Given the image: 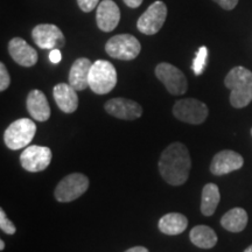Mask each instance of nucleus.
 <instances>
[{
	"label": "nucleus",
	"instance_id": "1",
	"mask_svg": "<svg viewBox=\"0 0 252 252\" xmlns=\"http://www.w3.org/2000/svg\"><path fill=\"white\" fill-rule=\"evenodd\" d=\"M191 169V159L187 147L182 143L167 146L159 159L160 175L167 184L181 186L188 180Z\"/></svg>",
	"mask_w": 252,
	"mask_h": 252
},
{
	"label": "nucleus",
	"instance_id": "2",
	"mask_svg": "<svg viewBox=\"0 0 252 252\" xmlns=\"http://www.w3.org/2000/svg\"><path fill=\"white\" fill-rule=\"evenodd\" d=\"M230 89V103L236 109H242L252 102V71L241 67L232 68L224 80Z\"/></svg>",
	"mask_w": 252,
	"mask_h": 252
},
{
	"label": "nucleus",
	"instance_id": "3",
	"mask_svg": "<svg viewBox=\"0 0 252 252\" xmlns=\"http://www.w3.org/2000/svg\"><path fill=\"white\" fill-rule=\"evenodd\" d=\"M117 81V71L111 62L97 60L93 63L89 74V88L94 94H109L116 87Z\"/></svg>",
	"mask_w": 252,
	"mask_h": 252
},
{
	"label": "nucleus",
	"instance_id": "4",
	"mask_svg": "<svg viewBox=\"0 0 252 252\" xmlns=\"http://www.w3.org/2000/svg\"><path fill=\"white\" fill-rule=\"evenodd\" d=\"M36 125L28 118H20L8 125L5 130L4 141L9 150H21L27 147L35 137Z\"/></svg>",
	"mask_w": 252,
	"mask_h": 252
},
{
	"label": "nucleus",
	"instance_id": "5",
	"mask_svg": "<svg viewBox=\"0 0 252 252\" xmlns=\"http://www.w3.org/2000/svg\"><path fill=\"white\" fill-rule=\"evenodd\" d=\"M141 45L139 40L131 34H118L108 40L105 52L113 59L131 61L140 54Z\"/></svg>",
	"mask_w": 252,
	"mask_h": 252
},
{
	"label": "nucleus",
	"instance_id": "6",
	"mask_svg": "<svg viewBox=\"0 0 252 252\" xmlns=\"http://www.w3.org/2000/svg\"><path fill=\"white\" fill-rule=\"evenodd\" d=\"M89 188V179L81 173H72L56 186L54 195L59 202H71L82 196Z\"/></svg>",
	"mask_w": 252,
	"mask_h": 252
},
{
	"label": "nucleus",
	"instance_id": "7",
	"mask_svg": "<svg viewBox=\"0 0 252 252\" xmlns=\"http://www.w3.org/2000/svg\"><path fill=\"white\" fill-rule=\"evenodd\" d=\"M208 113L209 110L206 104L195 98L176 100L173 106V115L176 119L193 125L202 124L207 119Z\"/></svg>",
	"mask_w": 252,
	"mask_h": 252
},
{
	"label": "nucleus",
	"instance_id": "8",
	"mask_svg": "<svg viewBox=\"0 0 252 252\" xmlns=\"http://www.w3.org/2000/svg\"><path fill=\"white\" fill-rule=\"evenodd\" d=\"M156 76L171 94H184L187 91L188 82L185 74L171 63H159L156 68Z\"/></svg>",
	"mask_w": 252,
	"mask_h": 252
},
{
	"label": "nucleus",
	"instance_id": "9",
	"mask_svg": "<svg viewBox=\"0 0 252 252\" xmlns=\"http://www.w3.org/2000/svg\"><path fill=\"white\" fill-rule=\"evenodd\" d=\"M167 18V6L162 1H154L137 21V28L140 33L154 35L161 30Z\"/></svg>",
	"mask_w": 252,
	"mask_h": 252
},
{
	"label": "nucleus",
	"instance_id": "10",
	"mask_svg": "<svg viewBox=\"0 0 252 252\" xmlns=\"http://www.w3.org/2000/svg\"><path fill=\"white\" fill-rule=\"evenodd\" d=\"M52 150L46 146L32 145L24 150L20 156V163L27 172L36 173L45 171L52 161Z\"/></svg>",
	"mask_w": 252,
	"mask_h": 252
},
{
	"label": "nucleus",
	"instance_id": "11",
	"mask_svg": "<svg viewBox=\"0 0 252 252\" xmlns=\"http://www.w3.org/2000/svg\"><path fill=\"white\" fill-rule=\"evenodd\" d=\"M32 37L41 49H60L65 45V39L62 31L52 24L37 25L32 31Z\"/></svg>",
	"mask_w": 252,
	"mask_h": 252
},
{
	"label": "nucleus",
	"instance_id": "12",
	"mask_svg": "<svg viewBox=\"0 0 252 252\" xmlns=\"http://www.w3.org/2000/svg\"><path fill=\"white\" fill-rule=\"evenodd\" d=\"M104 109L112 117L124 119V121H134L143 115V108L139 103L122 97L108 100L104 105Z\"/></svg>",
	"mask_w": 252,
	"mask_h": 252
},
{
	"label": "nucleus",
	"instance_id": "13",
	"mask_svg": "<svg viewBox=\"0 0 252 252\" xmlns=\"http://www.w3.org/2000/svg\"><path fill=\"white\" fill-rule=\"evenodd\" d=\"M244 163V159L241 154L231 150L220 151L213 158L210 163V172L214 175L220 176L229 174V173L237 171L242 168Z\"/></svg>",
	"mask_w": 252,
	"mask_h": 252
},
{
	"label": "nucleus",
	"instance_id": "14",
	"mask_svg": "<svg viewBox=\"0 0 252 252\" xmlns=\"http://www.w3.org/2000/svg\"><path fill=\"white\" fill-rule=\"evenodd\" d=\"M121 21V11L113 0H103L96 9V23L100 31L112 32Z\"/></svg>",
	"mask_w": 252,
	"mask_h": 252
},
{
	"label": "nucleus",
	"instance_id": "15",
	"mask_svg": "<svg viewBox=\"0 0 252 252\" xmlns=\"http://www.w3.org/2000/svg\"><path fill=\"white\" fill-rule=\"evenodd\" d=\"M8 53L11 58L14 60V62L26 68L35 65L37 59H39L36 50L28 45L26 41L21 39V37H13L9 41Z\"/></svg>",
	"mask_w": 252,
	"mask_h": 252
},
{
	"label": "nucleus",
	"instance_id": "16",
	"mask_svg": "<svg viewBox=\"0 0 252 252\" xmlns=\"http://www.w3.org/2000/svg\"><path fill=\"white\" fill-rule=\"evenodd\" d=\"M56 105L64 113H72L78 108L77 90L74 89L70 84L59 83L53 90Z\"/></svg>",
	"mask_w": 252,
	"mask_h": 252
},
{
	"label": "nucleus",
	"instance_id": "17",
	"mask_svg": "<svg viewBox=\"0 0 252 252\" xmlns=\"http://www.w3.org/2000/svg\"><path fill=\"white\" fill-rule=\"evenodd\" d=\"M26 108L31 117L37 122H46L50 117L49 103L46 94L40 90H32L28 94Z\"/></svg>",
	"mask_w": 252,
	"mask_h": 252
},
{
	"label": "nucleus",
	"instance_id": "18",
	"mask_svg": "<svg viewBox=\"0 0 252 252\" xmlns=\"http://www.w3.org/2000/svg\"><path fill=\"white\" fill-rule=\"evenodd\" d=\"M93 63L89 59L80 58L72 63L70 71H69V84L76 89L82 91L89 87V74Z\"/></svg>",
	"mask_w": 252,
	"mask_h": 252
},
{
	"label": "nucleus",
	"instance_id": "19",
	"mask_svg": "<svg viewBox=\"0 0 252 252\" xmlns=\"http://www.w3.org/2000/svg\"><path fill=\"white\" fill-rule=\"evenodd\" d=\"M188 220L187 217L179 213H169L163 215L159 220L158 228L165 235L175 236L180 235L187 229Z\"/></svg>",
	"mask_w": 252,
	"mask_h": 252
},
{
	"label": "nucleus",
	"instance_id": "20",
	"mask_svg": "<svg viewBox=\"0 0 252 252\" xmlns=\"http://www.w3.org/2000/svg\"><path fill=\"white\" fill-rule=\"evenodd\" d=\"M248 213L243 208H232L220 219V224L230 232H241L248 224Z\"/></svg>",
	"mask_w": 252,
	"mask_h": 252
},
{
	"label": "nucleus",
	"instance_id": "21",
	"mask_svg": "<svg viewBox=\"0 0 252 252\" xmlns=\"http://www.w3.org/2000/svg\"><path fill=\"white\" fill-rule=\"evenodd\" d=\"M191 243L201 249H212L217 243V235L208 225H196L189 234Z\"/></svg>",
	"mask_w": 252,
	"mask_h": 252
},
{
	"label": "nucleus",
	"instance_id": "22",
	"mask_svg": "<svg viewBox=\"0 0 252 252\" xmlns=\"http://www.w3.org/2000/svg\"><path fill=\"white\" fill-rule=\"evenodd\" d=\"M220 200V189L215 184H207L203 187L201 198V212L204 216H212L215 213Z\"/></svg>",
	"mask_w": 252,
	"mask_h": 252
},
{
	"label": "nucleus",
	"instance_id": "23",
	"mask_svg": "<svg viewBox=\"0 0 252 252\" xmlns=\"http://www.w3.org/2000/svg\"><path fill=\"white\" fill-rule=\"evenodd\" d=\"M207 60H208L207 47L206 46L200 47L197 50L196 55H195L193 65H191V69H193L194 74L196 75V76H200V75L204 71V68H206L207 65Z\"/></svg>",
	"mask_w": 252,
	"mask_h": 252
},
{
	"label": "nucleus",
	"instance_id": "24",
	"mask_svg": "<svg viewBox=\"0 0 252 252\" xmlns=\"http://www.w3.org/2000/svg\"><path fill=\"white\" fill-rule=\"evenodd\" d=\"M0 229L7 235H14L17 232V228L6 216L4 209H0Z\"/></svg>",
	"mask_w": 252,
	"mask_h": 252
},
{
	"label": "nucleus",
	"instance_id": "25",
	"mask_svg": "<svg viewBox=\"0 0 252 252\" xmlns=\"http://www.w3.org/2000/svg\"><path fill=\"white\" fill-rule=\"evenodd\" d=\"M11 84V77L4 63H0V91H5Z\"/></svg>",
	"mask_w": 252,
	"mask_h": 252
},
{
	"label": "nucleus",
	"instance_id": "26",
	"mask_svg": "<svg viewBox=\"0 0 252 252\" xmlns=\"http://www.w3.org/2000/svg\"><path fill=\"white\" fill-rule=\"evenodd\" d=\"M77 5L82 11L89 13L99 5V0H77Z\"/></svg>",
	"mask_w": 252,
	"mask_h": 252
},
{
	"label": "nucleus",
	"instance_id": "27",
	"mask_svg": "<svg viewBox=\"0 0 252 252\" xmlns=\"http://www.w3.org/2000/svg\"><path fill=\"white\" fill-rule=\"evenodd\" d=\"M217 5H220L223 9L226 11H231L236 7V5L238 4V0H213Z\"/></svg>",
	"mask_w": 252,
	"mask_h": 252
},
{
	"label": "nucleus",
	"instance_id": "28",
	"mask_svg": "<svg viewBox=\"0 0 252 252\" xmlns=\"http://www.w3.org/2000/svg\"><path fill=\"white\" fill-rule=\"evenodd\" d=\"M49 60L50 62L54 63V64H58V63L61 62L62 60V53L60 49H52L49 53Z\"/></svg>",
	"mask_w": 252,
	"mask_h": 252
},
{
	"label": "nucleus",
	"instance_id": "29",
	"mask_svg": "<svg viewBox=\"0 0 252 252\" xmlns=\"http://www.w3.org/2000/svg\"><path fill=\"white\" fill-rule=\"evenodd\" d=\"M125 2L126 6H128L130 8H137L143 4V0H123Z\"/></svg>",
	"mask_w": 252,
	"mask_h": 252
},
{
	"label": "nucleus",
	"instance_id": "30",
	"mask_svg": "<svg viewBox=\"0 0 252 252\" xmlns=\"http://www.w3.org/2000/svg\"><path fill=\"white\" fill-rule=\"evenodd\" d=\"M125 252H150V251L144 247H134V248H130Z\"/></svg>",
	"mask_w": 252,
	"mask_h": 252
},
{
	"label": "nucleus",
	"instance_id": "31",
	"mask_svg": "<svg viewBox=\"0 0 252 252\" xmlns=\"http://www.w3.org/2000/svg\"><path fill=\"white\" fill-rule=\"evenodd\" d=\"M5 249V242L4 241H0V250H4Z\"/></svg>",
	"mask_w": 252,
	"mask_h": 252
},
{
	"label": "nucleus",
	"instance_id": "32",
	"mask_svg": "<svg viewBox=\"0 0 252 252\" xmlns=\"http://www.w3.org/2000/svg\"><path fill=\"white\" fill-rule=\"evenodd\" d=\"M244 252H252V245H250V247H249V248H247V249H245V250H244Z\"/></svg>",
	"mask_w": 252,
	"mask_h": 252
},
{
	"label": "nucleus",
	"instance_id": "33",
	"mask_svg": "<svg viewBox=\"0 0 252 252\" xmlns=\"http://www.w3.org/2000/svg\"><path fill=\"white\" fill-rule=\"evenodd\" d=\"M251 135H252V128H251Z\"/></svg>",
	"mask_w": 252,
	"mask_h": 252
}]
</instances>
